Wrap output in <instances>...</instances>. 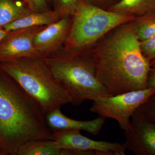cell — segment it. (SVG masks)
Masks as SVG:
<instances>
[{
    "mask_svg": "<svg viewBox=\"0 0 155 155\" xmlns=\"http://www.w3.org/2000/svg\"><path fill=\"white\" fill-rule=\"evenodd\" d=\"M86 51L97 78L110 95L147 88L150 62L143 55L130 22L112 29Z\"/></svg>",
    "mask_w": 155,
    "mask_h": 155,
    "instance_id": "cell-1",
    "label": "cell"
},
{
    "mask_svg": "<svg viewBox=\"0 0 155 155\" xmlns=\"http://www.w3.org/2000/svg\"><path fill=\"white\" fill-rule=\"evenodd\" d=\"M0 138L8 150L17 154L33 140H54L39 104L1 69Z\"/></svg>",
    "mask_w": 155,
    "mask_h": 155,
    "instance_id": "cell-2",
    "label": "cell"
},
{
    "mask_svg": "<svg viewBox=\"0 0 155 155\" xmlns=\"http://www.w3.org/2000/svg\"><path fill=\"white\" fill-rule=\"evenodd\" d=\"M56 80L69 96L70 104L79 105L84 101H93L111 96L98 80L93 63L86 50L67 51L44 58Z\"/></svg>",
    "mask_w": 155,
    "mask_h": 155,
    "instance_id": "cell-3",
    "label": "cell"
},
{
    "mask_svg": "<svg viewBox=\"0 0 155 155\" xmlns=\"http://www.w3.org/2000/svg\"><path fill=\"white\" fill-rule=\"evenodd\" d=\"M0 63V68L37 101L45 114L71 102L69 96L51 73L44 58L26 57Z\"/></svg>",
    "mask_w": 155,
    "mask_h": 155,
    "instance_id": "cell-4",
    "label": "cell"
},
{
    "mask_svg": "<svg viewBox=\"0 0 155 155\" xmlns=\"http://www.w3.org/2000/svg\"><path fill=\"white\" fill-rule=\"evenodd\" d=\"M71 17L64 50L73 51L88 49L112 29L135 18L101 8L86 0H79Z\"/></svg>",
    "mask_w": 155,
    "mask_h": 155,
    "instance_id": "cell-5",
    "label": "cell"
},
{
    "mask_svg": "<svg viewBox=\"0 0 155 155\" xmlns=\"http://www.w3.org/2000/svg\"><path fill=\"white\" fill-rule=\"evenodd\" d=\"M155 91V88L149 87L101 98L93 101L90 111L104 119H114L125 131L134 112Z\"/></svg>",
    "mask_w": 155,
    "mask_h": 155,
    "instance_id": "cell-6",
    "label": "cell"
},
{
    "mask_svg": "<svg viewBox=\"0 0 155 155\" xmlns=\"http://www.w3.org/2000/svg\"><path fill=\"white\" fill-rule=\"evenodd\" d=\"M53 132L60 148L75 151L78 155H125L127 150L123 143L94 140L82 135L80 130Z\"/></svg>",
    "mask_w": 155,
    "mask_h": 155,
    "instance_id": "cell-7",
    "label": "cell"
},
{
    "mask_svg": "<svg viewBox=\"0 0 155 155\" xmlns=\"http://www.w3.org/2000/svg\"><path fill=\"white\" fill-rule=\"evenodd\" d=\"M46 26H35L8 31L0 43V62L26 57L41 58L34 46V39L37 33Z\"/></svg>",
    "mask_w": 155,
    "mask_h": 155,
    "instance_id": "cell-8",
    "label": "cell"
},
{
    "mask_svg": "<svg viewBox=\"0 0 155 155\" xmlns=\"http://www.w3.org/2000/svg\"><path fill=\"white\" fill-rule=\"evenodd\" d=\"M126 150L136 155H155V123L142 117L136 111L130 126L125 130Z\"/></svg>",
    "mask_w": 155,
    "mask_h": 155,
    "instance_id": "cell-9",
    "label": "cell"
},
{
    "mask_svg": "<svg viewBox=\"0 0 155 155\" xmlns=\"http://www.w3.org/2000/svg\"><path fill=\"white\" fill-rule=\"evenodd\" d=\"M71 23V16L63 17L37 33L33 44L41 57L44 58L51 55L65 43Z\"/></svg>",
    "mask_w": 155,
    "mask_h": 155,
    "instance_id": "cell-10",
    "label": "cell"
},
{
    "mask_svg": "<svg viewBox=\"0 0 155 155\" xmlns=\"http://www.w3.org/2000/svg\"><path fill=\"white\" fill-rule=\"evenodd\" d=\"M46 121L48 127L52 132L68 130H84L96 135L99 133L105 122L101 117L90 121H78L68 118L61 112L60 109H55L46 114Z\"/></svg>",
    "mask_w": 155,
    "mask_h": 155,
    "instance_id": "cell-11",
    "label": "cell"
},
{
    "mask_svg": "<svg viewBox=\"0 0 155 155\" xmlns=\"http://www.w3.org/2000/svg\"><path fill=\"white\" fill-rule=\"evenodd\" d=\"M60 19L55 11L31 12L25 17L17 19L3 27L7 31L18 30L35 26L48 25L57 22Z\"/></svg>",
    "mask_w": 155,
    "mask_h": 155,
    "instance_id": "cell-12",
    "label": "cell"
},
{
    "mask_svg": "<svg viewBox=\"0 0 155 155\" xmlns=\"http://www.w3.org/2000/svg\"><path fill=\"white\" fill-rule=\"evenodd\" d=\"M19 155H65L54 140H33L23 143L19 148Z\"/></svg>",
    "mask_w": 155,
    "mask_h": 155,
    "instance_id": "cell-13",
    "label": "cell"
},
{
    "mask_svg": "<svg viewBox=\"0 0 155 155\" xmlns=\"http://www.w3.org/2000/svg\"><path fill=\"white\" fill-rule=\"evenodd\" d=\"M21 0H0V28L32 12Z\"/></svg>",
    "mask_w": 155,
    "mask_h": 155,
    "instance_id": "cell-14",
    "label": "cell"
},
{
    "mask_svg": "<svg viewBox=\"0 0 155 155\" xmlns=\"http://www.w3.org/2000/svg\"><path fill=\"white\" fill-rule=\"evenodd\" d=\"M155 8V0H119L108 10L136 17Z\"/></svg>",
    "mask_w": 155,
    "mask_h": 155,
    "instance_id": "cell-15",
    "label": "cell"
},
{
    "mask_svg": "<svg viewBox=\"0 0 155 155\" xmlns=\"http://www.w3.org/2000/svg\"><path fill=\"white\" fill-rule=\"evenodd\" d=\"M130 22L139 41L155 35V8L135 17Z\"/></svg>",
    "mask_w": 155,
    "mask_h": 155,
    "instance_id": "cell-16",
    "label": "cell"
},
{
    "mask_svg": "<svg viewBox=\"0 0 155 155\" xmlns=\"http://www.w3.org/2000/svg\"><path fill=\"white\" fill-rule=\"evenodd\" d=\"M79 0H54V11L60 19L72 16Z\"/></svg>",
    "mask_w": 155,
    "mask_h": 155,
    "instance_id": "cell-17",
    "label": "cell"
},
{
    "mask_svg": "<svg viewBox=\"0 0 155 155\" xmlns=\"http://www.w3.org/2000/svg\"><path fill=\"white\" fill-rule=\"evenodd\" d=\"M136 111L147 120L155 123V91Z\"/></svg>",
    "mask_w": 155,
    "mask_h": 155,
    "instance_id": "cell-18",
    "label": "cell"
},
{
    "mask_svg": "<svg viewBox=\"0 0 155 155\" xmlns=\"http://www.w3.org/2000/svg\"><path fill=\"white\" fill-rule=\"evenodd\" d=\"M140 47L143 55L150 62L155 59V35L140 41Z\"/></svg>",
    "mask_w": 155,
    "mask_h": 155,
    "instance_id": "cell-19",
    "label": "cell"
},
{
    "mask_svg": "<svg viewBox=\"0 0 155 155\" xmlns=\"http://www.w3.org/2000/svg\"><path fill=\"white\" fill-rule=\"evenodd\" d=\"M23 2L32 12H43L48 10L45 0H23Z\"/></svg>",
    "mask_w": 155,
    "mask_h": 155,
    "instance_id": "cell-20",
    "label": "cell"
},
{
    "mask_svg": "<svg viewBox=\"0 0 155 155\" xmlns=\"http://www.w3.org/2000/svg\"><path fill=\"white\" fill-rule=\"evenodd\" d=\"M92 5L104 9L108 10V9L113 6L119 0H86Z\"/></svg>",
    "mask_w": 155,
    "mask_h": 155,
    "instance_id": "cell-21",
    "label": "cell"
},
{
    "mask_svg": "<svg viewBox=\"0 0 155 155\" xmlns=\"http://www.w3.org/2000/svg\"><path fill=\"white\" fill-rule=\"evenodd\" d=\"M149 87L155 88V67H151L148 76L147 88Z\"/></svg>",
    "mask_w": 155,
    "mask_h": 155,
    "instance_id": "cell-22",
    "label": "cell"
},
{
    "mask_svg": "<svg viewBox=\"0 0 155 155\" xmlns=\"http://www.w3.org/2000/svg\"><path fill=\"white\" fill-rule=\"evenodd\" d=\"M8 31H6L3 28H0V43L2 41L3 38L6 36Z\"/></svg>",
    "mask_w": 155,
    "mask_h": 155,
    "instance_id": "cell-23",
    "label": "cell"
},
{
    "mask_svg": "<svg viewBox=\"0 0 155 155\" xmlns=\"http://www.w3.org/2000/svg\"><path fill=\"white\" fill-rule=\"evenodd\" d=\"M150 65L151 67H155V59L150 62Z\"/></svg>",
    "mask_w": 155,
    "mask_h": 155,
    "instance_id": "cell-24",
    "label": "cell"
},
{
    "mask_svg": "<svg viewBox=\"0 0 155 155\" xmlns=\"http://www.w3.org/2000/svg\"><path fill=\"white\" fill-rule=\"evenodd\" d=\"M21 1H22V2H23V0H21Z\"/></svg>",
    "mask_w": 155,
    "mask_h": 155,
    "instance_id": "cell-25",
    "label": "cell"
}]
</instances>
